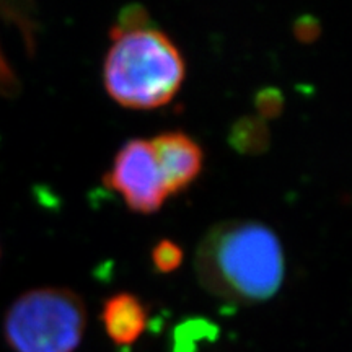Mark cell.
Wrapping results in <instances>:
<instances>
[{"instance_id":"obj_1","label":"cell","mask_w":352,"mask_h":352,"mask_svg":"<svg viewBox=\"0 0 352 352\" xmlns=\"http://www.w3.org/2000/svg\"><path fill=\"white\" fill-rule=\"evenodd\" d=\"M197 280L214 297L235 305L270 300L284 283L285 258L279 239L254 220L214 226L197 246Z\"/></svg>"},{"instance_id":"obj_2","label":"cell","mask_w":352,"mask_h":352,"mask_svg":"<svg viewBox=\"0 0 352 352\" xmlns=\"http://www.w3.org/2000/svg\"><path fill=\"white\" fill-rule=\"evenodd\" d=\"M183 80L184 60L164 32L147 26L113 38L104 60V87L121 107H164Z\"/></svg>"},{"instance_id":"obj_3","label":"cell","mask_w":352,"mask_h":352,"mask_svg":"<svg viewBox=\"0 0 352 352\" xmlns=\"http://www.w3.org/2000/svg\"><path fill=\"white\" fill-rule=\"evenodd\" d=\"M85 327V303L76 292L43 287L28 290L12 303L3 334L15 352H74Z\"/></svg>"},{"instance_id":"obj_4","label":"cell","mask_w":352,"mask_h":352,"mask_svg":"<svg viewBox=\"0 0 352 352\" xmlns=\"http://www.w3.org/2000/svg\"><path fill=\"white\" fill-rule=\"evenodd\" d=\"M104 183L140 214L157 212L168 196L151 140L132 139L122 145L109 173L104 175Z\"/></svg>"},{"instance_id":"obj_5","label":"cell","mask_w":352,"mask_h":352,"mask_svg":"<svg viewBox=\"0 0 352 352\" xmlns=\"http://www.w3.org/2000/svg\"><path fill=\"white\" fill-rule=\"evenodd\" d=\"M151 145L168 196L186 189L199 176L204 153L184 132H164Z\"/></svg>"},{"instance_id":"obj_6","label":"cell","mask_w":352,"mask_h":352,"mask_svg":"<svg viewBox=\"0 0 352 352\" xmlns=\"http://www.w3.org/2000/svg\"><path fill=\"white\" fill-rule=\"evenodd\" d=\"M101 321L109 340L120 346H129L134 344L147 328V310L132 294H116L104 302Z\"/></svg>"},{"instance_id":"obj_7","label":"cell","mask_w":352,"mask_h":352,"mask_svg":"<svg viewBox=\"0 0 352 352\" xmlns=\"http://www.w3.org/2000/svg\"><path fill=\"white\" fill-rule=\"evenodd\" d=\"M230 144L235 151L248 155H256L270 145V129L266 121L259 116H245L233 124Z\"/></svg>"},{"instance_id":"obj_8","label":"cell","mask_w":352,"mask_h":352,"mask_svg":"<svg viewBox=\"0 0 352 352\" xmlns=\"http://www.w3.org/2000/svg\"><path fill=\"white\" fill-rule=\"evenodd\" d=\"M152 261L155 270L164 272V274L178 270L183 261L182 246L171 240L158 241L152 252Z\"/></svg>"},{"instance_id":"obj_9","label":"cell","mask_w":352,"mask_h":352,"mask_svg":"<svg viewBox=\"0 0 352 352\" xmlns=\"http://www.w3.org/2000/svg\"><path fill=\"white\" fill-rule=\"evenodd\" d=\"M148 15L140 6H129L120 13V20L114 25L111 36L116 38L120 34L134 32V30L147 28Z\"/></svg>"},{"instance_id":"obj_10","label":"cell","mask_w":352,"mask_h":352,"mask_svg":"<svg viewBox=\"0 0 352 352\" xmlns=\"http://www.w3.org/2000/svg\"><path fill=\"white\" fill-rule=\"evenodd\" d=\"M256 108L261 120L279 116L284 108V98L279 90L274 88H264L256 96Z\"/></svg>"},{"instance_id":"obj_11","label":"cell","mask_w":352,"mask_h":352,"mask_svg":"<svg viewBox=\"0 0 352 352\" xmlns=\"http://www.w3.org/2000/svg\"><path fill=\"white\" fill-rule=\"evenodd\" d=\"M320 33V25L311 19V16H305L300 19L296 25V34L300 41H315V38Z\"/></svg>"}]
</instances>
